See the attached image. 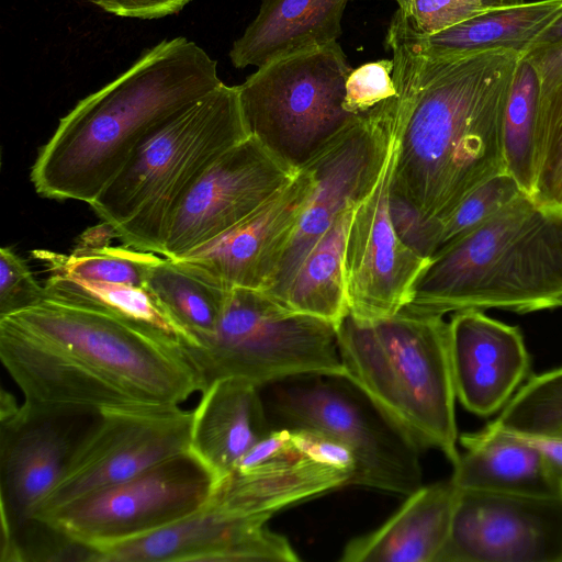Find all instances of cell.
Listing matches in <instances>:
<instances>
[{"mask_svg":"<svg viewBox=\"0 0 562 562\" xmlns=\"http://www.w3.org/2000/svg\"><path fill=\"white\" fill-rule=\"evenodd\" d=\"M538 171L532 199L562 206V76L540 89L538 104Z\"/></svg>","mask_w":562,"mask_h":562,"instance_id":"32","label":"cell"},{"mask_svg":"<svg viewBox=\"0 0 562 562\" xmlns=\"http://www.w3.org/2000/svg\"><path fill=\"white\" fill-rule=\"evenodd\" d=\"M299 170L255 137L231 147L205 168L178 203L161 257H183L237 226L282 190Z\"/></svg>","mask_w":562,"mask_h":562,"instance_id":"15","label":"cell"},{"mask_svg":"<svg viewBox=\"0 0 562 562\" xmlns=\"http://www.w3.org/2000/svg\"><path fill=\"white\" fill-rule=\"evenodd\" d=\"M192 411L189 452L206 469L214 485L272 430L260 389L240 378L210 383Z\"/></svg>","mask_w":562,"mask_h":562,"instance_id":"21","label":"cell"},{"mask_svg":"<svg viewBox=\"0 0 562 562\" xmlns=\"http://www.w3.org/2000/svg\"><path fill=\"white\" fill-rule=\"evenodd\" d=\"M356 204L344 209L307 251L277 303L292 313L317 317L336 327L349 314L344 254Z\"/></svg>","mask_w":562,"mask_h":562,"instance_id":"26","label":"cell"},{"mask_svg":"<svg viewBox=\"0 0 562 562\" xmlns=\"http://www.w3.org/2000/svg\"><path fill=\"white\" fill-rule=\"evenodd\" d=\"M214 482L188 451L121 483L86 494L34 520L42 521L86 550L133 538L203 506Z\"/></svg>","mask_w":562,"mask_h":562,"instance_id":"10","label":"cell"},{"mask_svg":"<svg viewBox=\"0 0 562 562\" xmlns=\"http://www.w3.org/2000/svg\"><path fill=\"white\" fill-rule=\"evenodd\" d=\"M351 70L337 42L259 67L237 86L249 136L301 169L356 116L342 108Z\"/></svg>","mask_w":562,"mask_h":562,"instance_id":"9","label":"cell"},{"mask_svg":"<svg viewBox=\"0 0 562 562\" xmlns=\"http://www.w3.org/2000/svg\"><path fill=\"white\" fill-rule=\"evenodd\" d=\"M46 297L89 305L108 311L139 326L190 345L188 334L145 286L83 281L49 274Z\"/></svg>","mask_w":562,"mask_h":562,"instance_id":"29","label":"cell"},{"mask_svg":"<svg viewBox=\"0 0 562 562\" xmlns=\"http://www.w3.org/2000/svg\"><path fill=\"white\" fill-rule=\"evenodd\" d=\"M313 188V173L302 167L282 190L248 218L177 259L227 290H269Z\"/></svg>","mask_w":562,"mask_h":562,"instance_id":"19","label":"cell"},{"mask_svg":"<svg viewBox=\"0 0 562 562\" xmlns=\"http://www.w3.org/2000/svg\"><path fill=\"white\" fill-rule=\"evenodd\" d=\"M448 323L457 398L465 409L481 417L502 411L530 370V356L520 329L481 310L454 312Z\"/></svg>","mask_w":562,"mask_h":562,"instance_id":"20","label":"cell"},{"mask_svg":"<svg viewBox=\"0 0 562 562\" xmlns=\"http://www.w3.org/2000/svg\"><path fill=\"white\" fill-rule=\"evenodd\" d=\"M344 375L356 383L420 447L458 461L456 391L449 323L442 315L403 307L393 316L337 327Z\"/></svg>","mask_w":562,"mask_h":562,"instance_id":"5","label":"cell"},{"mask_svg":"<svg viewBox=\"0 0 562 562\" xmlns=\"http://www.w3.org/2000/svg\"><path fill=\"white\" fill-rule=\"evenodd\" d=\"M436 562H562V496L461 491Z\"/></svg>","mask_w":562,"mask_h":562,"instance_id":"17","label":"cell"},{"mask_svg":"<svg viewBox=\"0 0 562 562\" xmlns=\"http://www.w3.org/2000/svg\"><path fill=\"white\" fill-rule=\"evenodd\" d=\"M562 306V206L524 193L439 249L417 278L414 311L445 316L501 308L524 314Z\"/></svg>","mask_w":562,"mask_h":562,"instance_id":"4","label":"cell"},{"mask_svg":"<svg viewBox=\"0 0 562 562\" xmlns=\"http://www.w3.org/2000/svg\"><path fill=\"white\" fill-rule=\"evenodd\" d=\"M398 8L422 35L439 33L488 10L482 0H407Z\"/></svg>","mask_w":562,"mask_h":562,"instance_id":"36","label":"cell"},{"mask_svg":"<svg viewBox=\"0 0 562 562\" xmlns=\"http://www.w3.org/2000/svg\"><path fill=\"white\" fill-rule=\"evenodd\" d=\"M540 82L532 64L520 56L503 117L506 172L532 198L538 171V104Z\"/></svg>","mask_w":562,"mask_h":562,"instance_id":"30","label":"cell"},{"mask_svg":"<svg viewBox=\"0 0 562 562\" xmlns=\"http://www.w3.org/2000/svg\"><path fill=\"white\" fill-rule=\"evenodd\" d=\"M524 193L508 172L498 173L484 181L472 190L447 218L442 220L441 238L437 251L493 217Z\"/></svg>","mask_w":562,"mask_h":562,"instance_id":"33","label":"cell"},{"mask_svg":"<svg viewBox=\"0 0 562 562\" xmlns=\"http://www.w3.org/2000/svg\"><path fill=\"white\" fill-rule=\"evenodd\" d=\"M272 429L319 431L352 454V485L408 496L423 485L420 446L344 374L308 373L259 387Z\"/></svg>","mask_w":562,"mask_h":562,"instance_id":"7","label":"cell"},{"mask_svg":"<svg viewBox=\"0 0 562 562\" xmlns=\"http://www.w3.org/2000/svg\"><path fill=\"white\" fill-rule=\"evenodd\" d=\"M562 14V0H538L488 9L431 35L417 33L405 19L417 49L430 57H449L491 49L524 55L533 41Z\"/></svg>","mask_w":562,"mask_h":562,"instance_id":"25","label":"cell"},{"mask_svg":"<svg viewBox=\"0 0 562 562\" xmlns=\"http://www.w3.org/2000/svg\"><path fill=\"white\" fill-rule=\"evenodd\" d=\"M0 359L38 406H180L203 384L180 342L108 311L46 297L0 317Z\"/></svg>","mask_w":562,"mask_h":562,"instance_id":"2","label":"cell"},{"mask_svg":"<svg viewBox=\"0 0 562 562\" xmlns=\"http://www.w3.org/2000/svg\"><path fill=\"white\" fill-rule=\"evenodd\" d=\"M464 451L453 464L452 482L461 491L559 497L562 483L544 450L531 440L491 423L459 437Z\"/></svg>","mask_w":562,"mask_h":562,"instance_id":"22","label":"cell"},{"mask_svg":"<svg viewBox=\"0 0 562 562\" xmlns=\"http://www.w3.org/2000/svg\"><path fill=\"white\" fill-rule=\"evenodd\" d=\"M396 88L390 192L426 218H447L490 178L506 172L503 117L520 54L510 49L430 57L401 8L387 29Z\"/></svg>","mask_w":562,"mask_h":562,"instance_id":"1","label":"cell"},{"mask_svg":"<svg viewBox=\"0 0 562 562\" xmlns=\"http://www.w3.org/2000/svg\"><path fill=\"white\" fill-rule=\"evenodd\" d=\"M145 288L188 334L187 346L214 334L229 291L182 260L166 257L151 266Z\"/></svg>","mask_w":562,"mask_h":562,"instance_id":"27","label":"cell"},{"mask_svg":"<svg viewBox=\"0 0 562 562\" xmlns=\"http://www.w3.org/2000/svg\"><path fill=\"white\" fill-rule=\"evenodd\" d=\"M46 299L26 261L12 248H0V317L24 311Z\"/></svg>","mask_w":562,"mask_h":562,"instance_id":"34","label":"cell"},{"mask_svg":"<svg viewBox=\"0 0 562 562\" xmlns=\"http://www.w3.org/2000/svg\"><path fill=\"white\" fill-rule=\"evenodd\" d=\"M396 95L353 116L304 164L314 188L276 279L265 293L277 301L296 267L334 220L373 188L391 150Z\"/></svg>","mask_w":562,"mask_h":562,"instance_id":"12","label":"cell"},{"mask_svg":"<svg viewBox=\"0 0 562 562\" xmlns=\"http://www.w3.org/2000/svg\"><path fill=\"white\" fill-rule=\"evenodd\" d=\"M451 479L422 485L381 527L347 543L344 562H436L460 496Z\"/></svg>","mask_w":562,"mask_h":562,"instance_id":"23","label":"cell"},{"mask_svg":"<svg viewBox=\"0 0 562 562\" xmlns=\"http://www.w3.org/2000/svg\"><path fill=\"white\" fill-rule=\"evenodd\" d=\"M521 56L535 67L540 89L562 76V14L542 31Z\"/></svg>","mask_w":562,"mask_h":562,"instance_id":"38","label":"cell"},{"mask_svg":"<svg viewBox=\"0 0 562 562\" xmlns=\"http://www.w3.org/2000/svg\"><path fill=\"white\" fill-rule=\"evenodd\" d=\"M398 3V7H403L407 0H396ZM485 8L487 9H494V8H502V7H510V5H517L524 3L526 0H482Z\"/></svg>","mask_w":562,"mask_h":562,"instance_id":"40","label":"cell"},{"mask_svg":"<svg viewBox=\"0 0 562 562\" xmlns=\"http://www.w3.org/2000/svg\"><path fill=\"white\" fill-rule=\"evenodd\" d=\"M183 350L203 391L223 378L260 387L299 374H344L334 324L292 313L258 290L231 289L214 334Z\"/></svg>","mask_w":562,"mask_h":562,"instance_id":"8","label":"cell"},{"mask_svg":"<svg viewBox=\"0 0 562 562\" xmlns=\"http://www.w3.org/2000/svg\"><path fill=\"white\" fill-rule=\"evenodd\" d=\"M492 423L539 445L562 483V367L531 376Z\"/></svg>","mask_w":562,"mask_h":562,"instance_id":"28","label":"cell"},{"mask_svg":"<svg viewBox=\"0 0 562 562\" xmlns=\"http://www.w3.org/2000/svg\"><path fill=\"white\" fill-rule=\"evenodd\" d=\"M269 516L231 513L211 497L193 513L153 531L86 550L88 562H296Z\"/></svg>","mask_w":562,"mask_h":562,"instance_id":"18","label":"cell"},{"mask_svg":"<svg viewBox=\"0 0 562 562\" xmlns=\"http://www.w3.org/2000/svg\"><path fill=\"white\" fill-rule=\"evenodd\" d=\"M247 137L238 88L222 83L147 138L90 206L123 245L162 256L184 193L207 166Z\"/></svg>","mask_w":562,"mask_h":562,"instance_id":"6","label":"cell"},{"mask_svg":"<svg viewBox=\"0 0 562 562\" xmlns=\"http://www.w3.org/2000/svg\"><path fill=\"white\" fill-rule=\"evenodd\" d=\"M124 18L158 19L179 12L191 0H86Z\"/></svg>","mask_w":562,"mask_h":562,"instance_id":"39","label":"cell"},{"mask_svg":"<svg viewBox=\"0 0 562 562\" xmlns=\"http://www.w3.org/2000/svg\"><path fill=\"white\" fill-rule=\"evenodd\" d=\"M389 211L398 238L419 256L431 259L439 247L442 221L424 217L409 202L391 192Z\"/></svg>","mask_w":562,"mask_h":562,"instance_id":"37","label":"cell"},{"mask_svg":"<svg viewBox=\"0 0 562 562\" xmlns=\"http://www.w3.org/2000/svg\"><path fill=\"white\" fill-rule=\"evenodd\" d=\"M32 255L47 267L50 274L133 286H145L151 266L160 258L157 254L126 245L75 248L70 255L36 249Z\"/></svg>","mask_w":562,"mask_h":562,"instance_id":"31","label":"cell"},{"mask_svg":"<svg viewBox=\"0 0 562 562\" xmlns=\"http://www.w3.org/2000/svg\"><path fill=\"white\" fill-rule=\"evenodd\" d=\"M349 1L262 0L257 16L233 44V66L259 68L337 42Z\"/></svg>","mask_w":562,"mask_h":562,"instance_id":"24","label":"cell"},{"mask_svg":"<svg viewBox=\"0 0 562 562\" xmlns=\"http://www.w3.org/2000/svg\"><path fill=\"white\" fill-rule=\"evenodd\" d=\"M222 83L216 61L194 42L157 44L59 120L31 168L35 191L90 205L147 138Z\"/></svg>","mask_w":562,"mask_h":562,"instance_id":"3","label":"cell"},{"mask_svg":"<svg viewBox=\"0 0 562 562\" xmlns=\"http://www.w3.org/2000/svg\"><path fill=\"white\" fill-rule=\"evenodd\" d=\"M393 66L392 59H380L352 69L345 83L342 108L359 115L396 95Z\"/></svg>","mask_w":562,"mask_h":562,"instance_id":"35","label":"cell"},{"mask_svg":"<svg viewBox=\"0 0 562 562\" xmlns=\"http://www.w3.org/2000/svg\"><path fill=\"white\" fill-rule=\"evenodd\" d=\"M100 413L25 402L1 413V550L32 527Z\"/></svg>","mask_w":562,"mask_h":562,"instance_id":"13","label":"cell"},{"mask_svg":"<svg viewBox=\"0 0 562 562\" xmlns=\"http://www.w3.org/2000/svg\"><path fill=\"white\" fill-rule=\"evenodd\" d=\"M395 130V127H394ZM395 136L378 181L353 210L344 272L349 315L360 322L393 316L405 307L429 263L396 235L389 211Z\"/></svg>","mask_w":562,"mask_h":562,"instance_id":"16","label":"cell"},{"mask_svg":"<svg viewBox=\"0 0 562 562\" xmlns=\"http://www.w3.org/2000/svg\"><path fill=\"white\" fill-rule=\"evenodd\" d=\"M191 417L180 406L101 411L34 519L188 452Z\"/></svg>","mask_w":562,"mask_h":562,"instance_id":"14","label":"cell"},{"mask_svg":"<svg viewBox=\"0 0 562 562\" xmlns=\"http://www.w3.org/2000/svg\"><path fill=\"white\" fill-rule=\"evenodd\" d=\"M355 460L335 439L308 429H272L214 485L226 510L265 515L352 484Z\"/></svg>","mask_w":562,"mask_h":562,"instance_id":"11","label":"cell"}]
</instances>
